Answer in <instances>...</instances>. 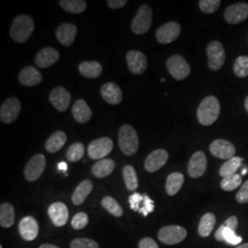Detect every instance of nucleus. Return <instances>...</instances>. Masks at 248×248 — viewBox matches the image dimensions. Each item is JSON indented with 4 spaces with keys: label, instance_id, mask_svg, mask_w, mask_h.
Here are the masks:
<instances>
[{
    "label": "nucleus",
    "instance_id": "obj_1",
    "mask_svg": "<svg viewBox=\"0 0 248 248\" xmlns=\"http://www.w3.org/2000/svg\"><path fill=\"white\" fill-rule=\"evenodd\" d=\"M221 106L219 99L213 96L204 98L199 105L197 117L200 124L204 126H210L214 124L220 115Z\"/></svg>",
    "mask_w": 248,
    "mask_h": 248
},
{
    "label": "nucleus",
    "instance_id": "obj_2",
    "mask_svg": "<svg viewBox=\"0 0 248 248\" xmlns=\"http://www.w3.org/2000/svg\"><path fill=\"white\" fill-rule=\"evenodd\" d=\"M34 31L33 18L28 15H19L13 20L9 34L17 43L24 44L31 38Z\"/></svg>",
    "mask_w": 248,
    "mask_h": 248
},
{
    "label": "nucleus",
    "instance_id": "obj_3",
    "mask_svg": "<svg viewBox=\"0 0 248 248\" xmlns=\"http://www.w3.org/2000/svg\"><path fill=\"white\" fill-rule=\"evenodd\" d=\"M119 146L124 155L132 156L136 154L139 148L138 135L133 126L124 124L119 131Z\"/></svg>",
    "mask_w": 248,
    "mask_h": 248
},
{
    "label": "nucleus",
    "instance_id": "obj_4",
    "mask_svg": "<svg viewBox=\"0 0 248 248\" xmlns=\"http://www.w3.org/2000/svg\"><path fill=\"white\" fill-rule=\"evenodd\" d=\"M238 226V218L236 216H231L219 227L215 232V238L218 241H225L230 245H239L243 241L241 236L235 234V231Z\"/></svg>",
    "mask_w": 248,
    "mask_h": 248
},
{
    "label": "nucleus",
    "instance_id": "obj_5",
    "mask_svg": "<svg viewBox=\"0 0 248 248\" xmlns=\"http://www.w3.org/2000/svg\"><path fill=\"white\" fill-rule=\"evenodd\" d=\"M153 12L148 5H142L135 17L133 18L131 28L135 34H144L150 29L153 22Z\"/></svg>",
    "mask_w": 248,
    "mask_h": 248
},
{
    "label": "nucleus",
    "instance_id": "obj_6",
    "mask_svg": "<svg viewBox=\"0 0 248 248\" xmlns=\"http://www.w3.org/2000/svg\"><path fill=\"white\" fill-rule=\"evenodd\" d=\"M166 65L169 74L178 81L185 79L191 72L189 64L184 59V57L179 54H175L169 57L167 60Z\"/></svg>",
    "mask_w": 248,
    "mask_h": 248
},
{
    "label": "nucleus",
    "instance_id": "obj_7",
    "mask_svg": "<svg viewBox=\"0 0 248 248\" xmlns=\"http://www.w3.org/2000/svg\"><path fill=\"white\" fill-rule=\"evenodd\" d=\"M208 66L212 71L221 69L225 62V49L218 41H213L207 46Z\"/></svg>",
    "mask_w": 248,
    "mask_h": 248
},
{
    "label": "nucleus",
    "instance_id": "obj_8",
    "mask_svg": "<svg viewBox=\"0 0 248 248\" xmlns=\"http://www.w3.org/2000/svg\"><path fill=\"white\" fill-rule=\"evenodd\" d=\"M186 237L185 228L177 225H169L160 229L158 239L165 245L173 246L181 243Z\"/></svg>",
    "mask_w": 248,
    "mask_h": 248
},
{
    "label": "nucleus",
    "instance_id": "obj_9",
    "mask_svg": "<svg viewBox=\"0 0 248 248\" xmlns=\"http://www.w3.org/2000/svg\"><path fill=\"white\" fill-rule=\"evenodd\" d=\"M113 149V142L110 138L102 137L89 143L88 154L90 158L99 160L106 157Z\"/></svg>",
    "mask_w": 248,
    "mask_h": 248
},
{
    "label": "nucleus",
    "instance_id": "obj_10",
    "mask_svg": "<svg viewBox=\"0 0 248 248\" xmlns=\"http://www.w3.org/2000/svg\"><path fill=\"white\" fill-rule=\"evenodd\" d=\"M21 105L18 98L11 97L4 101L0 108V119L4 124L14 123L20 113Z\"/></svg>",
    "mask_w": 248,
    "mask_h": 248
},
{
    "label": "nucleus",
    "instance_id": "obj_11",
    "mask_svg": "<svg viewBox=\"0 0 248 248\" xmlns=\"http://www.w3.org/2000/svg\"><path fill=\"white\" fill-rule=\"evenodd\" d=\"M46 167V158L42 154L35 155L28 162L24 169V177L28 181H35L43 175Z\"/></svg>",
    "mask_w": 248,
    "mask_h": 248
},
{
    "label": "nucleus",
    "instance_id": "obj_12",
    "mask_svg": "<svg viewBox=\"0 0 248 248\" xmlns=\"http://www.w3.org/2000/svg\"><path fill=\"white\" fill-rule=\"evenodd\" d=\"M181 31V27L176 21H170L157 29L155 32L156 40L159 44L168 45L176 41Z\"/></svg>",
    "mask_w": 248,
    "mask_h": 248
},
{
    "label": "nucleus",
    "instance_id": "obj_13",
    "mask_svg": "<svg viewBox=\"0 0 248 248\" xmlns=\"http://www.w3.org/2000/svg\"><path fill=\"white\" fill-rule=\"evenodd\" d=\"M248 18V3H236L229 6L224 11V18L229 24H239Z\"/></svg>",
    "mask_w": 248,
    "mask_h": 248
},
{
    "label": "nucleus",
    "instance_id": "obj_14",
    "mask_svg": "<svg viewBox=\"0 0 248 248\" xmlns=\"http://www.w3.org/2000/svg\"><path fill=\"white\" fill-rule=\"evenodd\" d=\"M127 65L133 75H142L147 68V58L140 51L132 50L126 54Z\"/></svg>",
    "mask_w": 248,
    "mask_h": 248
},
{
    "label": "nucleus",
    "instance_id": "obj_15",
    "mask_svg": "<svg viewBox=\"0 0 248 248\" xmlns=\"http://www.w3.org/2000/svg\"><path fill=\"white\" fill-rule=\"evenodd\" d=\"M207 169V157L202 151L194 153L188 162L187 172L189 177L198 178L202 177Z\"/></svg>",
    "mask_w": 248,
    "mask_h": 248
},
{
    "label": "nucleus",
    "instance_id": "obj_16",
    "mask_svg": "<svg viewBox=\"0 0 248 248\" xmlns=\"http://www.w3.org/2000/svg\"><path fill=\"white\" fill-rule=\"evenodd\" d=\"M210 151L213 155L220 159L229 160L234 157L235 155L234 145L229 141L222 139L213 141L210 145Z\"/></svg>",
    "mask_w": 248,
    "mask_h": 248
},
{
    "label": "nucleus",
    "instance_id": "obj_17",
    "mask_svg": "<svg viewBox=\"0 0 248 248\" xmlns=\"http://www.w3.org/2000/svg\"><path fill=\"white\" fill-rule=\"evenodd\" d=\"M169 160V153L164 149H157L152 152L146 157L144 168L147 172L154 173L162 169Z\"/></svg>",
    "mask_w": 248,
    "mask_h": 248
},
{
    "label": "nucleus",
    "instance_id": "obj_18",
    "mask_svg": "<svg viewBox=\"0 0 248 248\" xmlns=\"http://www.w3.org/2000/svg\"><path fill=\"white\" fill-rule=\"evenodd\" d=\"M49 99L57 110L65 111L71 102L70 93L62 87H57L52 90L50 93Z\"/></svg>",
    "mask_w": 248,
    "mask_h": 248
},
{
    "label": "nucleus",
    "instance_id": "obj_19",
    "mask_svg": "<svg viewBox=\"0 0 248 248\" xmlns=\"http://www.w3.org/2000/svg\"><path fill=\"white\" fill-rule=\"evenodd\" d=\"M49 216L55 226L61 227L68 221L69 213L66 205L62 202H54L48 209Z\"/></svg>",
    "mask_w": 248,
    "mask_h": 248
},
{
    "label": "nucleus",
    "instance_id": "obj_20",
    "mask_svg": "<svg viewBox=\"0 0 248 248\" xmlns=\"http://www.w3.org/2000/svg\"><path fill=\"white\" fill-rule=\"evenodd\" d=\"M60 58V53L52 47H45L37 53L35 63L40 68H48L57 62Z\"/></svg>",
    "mask_w": 248,
    "mask_h": 248
},
{
    "label": "nucleus",
    "instance_id": "obj_21",
    "mask_svg": "<svg viewBox=\"0 0 248 248\" xmlns=\"http://www.w3.org/2000/svg\"><path fill=\"white\" fill-rule=\"evenodd\" d=\"M18 231L23 239L32 241L38 236L39 224L33 217L27 216L19 222Z\"/></svg>",
    "mask_w": 248,
    "mask_h": 248
},
{
    "label": "nucleus",
    "instance_id": "obj_22",
    "mask_svg": "<svg viewBox=\"0 0 248 248\" xmlns=\"http://www.w3.org/2000/svg\"><path fill=\"white\" fill-rule=\"evenodd\" d=\"M78 34V28L72 23H62L55 31L56 38L61 45L69 47L73 45L76 36Z\"/></svg>",
    "mask_w": 248,
    "mask_h": 248
},
{
    "label": "nucleus",
    "instance_id": "obj_23",
    "mask_svg": "<svg viewBox=\"0 0 248 248\" xmlns=\"http://www.w3.org/2000/svg\"><path fill=\"white\" fill-rule=\"evenodd\" d=\"M100 93L103 99L110 105H118L123 100V92L118 85L114 83H107L102 86Z\"/></svg>",
    "mask_w": 248,
    "mask_h": 248
},
{
    "label": "nucleus",
    "instance_id": "obj_24",
    "mask_svg": "<svg viewBox=\"0 0 248 248\" xmlns=\"http://www.w3.org/2000/svg\"><path fill=\"white\" fill-rule=\"evenodd\" d=\"M18 80L25 87H34L43 81V75L35 67L27 66L19 73Z\"/></svg>",
    "mask_w": 248,
    "mask_h": 248
},
{
    "label": "nucleus",
    "instance_id": "obj_25",
    "mask_svg": "<svg viewBox=\"0 0 248 248\" xmlns=\"http://www.w3.org/2000/svg\"><path fill=\"white\" fill-rule=\"evenodd\" d=\"M72 114L78 124H86L92 117V110L84 99H78L72 107Z\"/></svg>",
    "mask_w": 248,
    "mask_h": 248
},
{
    "label": "nucleus",
    "instance_id": "obj_26",
    "mask_svg": "<svg viewBox=\"0 0 248 248\" xmlns=\"http://www.w3.org/2000/svg\"><path fill=\"white\" fill-rule=\"evenodd\" d=\"M92 189H93L92 181L89 180V179L83 180L79 185L77 186V188L75 189V191L72 195L73 203L77 205V206L81 205L86 201V199L90 194Z\"/></svg>",
    "mask_w": 248,
    "mask_h": 248
},
{
    "label": "nucleus",
    "instance_id": "obj_27",
    "mask_svg": "<svg viewBox=\"0 0 248 248\" xmlns=\"http://www.w3.org/2000/svg\"><path fill=\"white\" fill-rule=\"evenodd\" d=\"M80 74L86 78H90L94 79L98 78L101 73H102V65L98 62L95 61H85L82 62L79 64Z\"/></svg>",
    "mask_w": 248,
    "mask_h": 248
},
{
    "label": "nucleus",
    "instance_id": "obj_28",
    "mask_svg": "<svg viewBox=\"0 0 248 248\" xmlns=\"http://www.w3.org/2000/svg\"><path fill=\"white\" fill-rule=\"evenodd\" d=\"M67 136L65 133L62 131H57L53 133L48 140L45 142V149L49 153H57L58 151L61 150L64 143L66 142Z\"/></svg>",
    "mask_w": 248,
    "mask_h": 248
},
{
    "label": "nucleus",
    "instance_id": "obj_29",
    "mask_svg": "<svg viewBox=\"0 0 248 248\" xmlns=\"http://www.w3.org/2000/svg\"><path fill=\"white\" fill-rule=\"evenodd\" d=\"M115 169V162L111 159H101L92 167V174L96 177H106L109 176Z\"/></svg>",
    "mask_w": 248,
    "mask_h": 248
},
{
    "label": "nucleus",
    "instance_id": "obj_30",
    "mask_svg": "<svg viewBox=\"0 0 248 248\" xmlns=\"http://www.w3.org/2000/svg\"><path fill=\"white\" fill-rule=\"evenodd\" d=\"M184 183V176L179 172L171 173L167 178L166 190L169 196H174L181 189Z\"/></svg>",
    "mask_w": 248,
    "mask_h": 248
},
{
    "label": "nucleus",
    "instance_id": "obj_31",
    "mask_svg": "<svg viewBox=\"0 0 248 248\" xmlns=\"http://www.w3.org/2000/svg\"><path fill=\"white\" fill-rule=\"evenodd\" d=\"M15 222V210L10 203H2L0 206V224L4 228L11 227Z\"/></svg>",
    "mask_w": 248,
    "mask_h": 248
},
{
    "label": "nucleus",
    "instance_id": "obj_32",
    "mask_svg": "<svg viewBox=\"0 0 248 248\" xmlns=\"http://www.w3.org/2000/svg\"><path fill=\"white\" fill-rule=\"evenodd\" d=\"M216 222V217L212 213H206L201 219L198 232L202 237H208L213 232Z\"/></svg>",
    "mask_w": 248,
    "mask_h": 248
},
{
    "label": "nucleus",
    "instance_id": "obj_33",
    "mask_svg": "<svg viewBox=\"0 0 248 248\" xmlns=\"http://www.w3.org/2000/svg\"><path fill=\"white\" fill-rule=\"evenodd\" d=\"M243 160V158L238 156H234L231 159L227 160L220 169V176L224 178L236 174V171L242 166Z\"/></svg>",
    "mask_w": 248,
    "mask_h": 248
},
{
    "label": "nucleus",
    "instance_id": "obj_34",
    "mask_svg": "<svg viewBox=\"0 0 248 248\" xmlns=\"http://www.w3.org/2000/svg\"><path fill=\"white\" fill-rule=\"evenodd\" d=\"M59 3L62 9L72 14H80L87 9V2L83 0H61Z\"/></svg>",
    "mask_w": 248,
    "mask_h": 248
},
{
    "label": "nucleus",
    "instance_id": "obj_35",
    "mask_svg": "<svg viewBox=\"0 0 248 248\" xmlns=\"http://www.w3.org/2000/svg\"><path fill=\"white\" fill-rule=\"evenodd\" d=\"M124 179L126 187L130 191H134L138 187V177L133 166L127 165L124 169Z\"/></svg>",
    "mask_w": 248,
    "mask_h": 248
},
{
    "label": "nucleus",
    "instance_id": "obj_36",
    "mask_svg": "<svg viewBox=\"0 0 248 248\" xmlns=\"http://www.w3.org/2000/svg\"><path fill=\"white\" fill-rule=\"evenodd\" d=\"M101 204L106 211L114 215L115 217H122V215L124 214L123 208L112 197H104L101 201Z\"/></svg>",
    "mask_w": 248,
    "mask_h": 248
},
{
    "label": "nucleus",
    "instance_id": "obj_37",
    "mask_svg": "<svg viewBox=\"0 0 248 248\" xmlns=\"http://www.w3.org/2000/svg\"><path fill=\"white\" fill-rule=\"evenodd\" d=\"M85 155V146L82 142H75L66 151V158L72 163L82 159Z\"/></svg>",
    "mask_w": 248,
    "mask_h": 248
},
{
    "label": "nucleus",
    "instance_id": "obj_38",
    "mask_svg": "<svg viewBox=\"0 0 248 248\" xmlns=\"http://www.w3.org/2000/svg\"><path fill=\"white\" fill-rule=\"evenodd\" d=\"M233 72L240 78H247L248 76V56H239L233 64Z\"/></svg>",
    "mask_w": 248,
    "mask_h": 248
},
{
    "label": "nucleus",
    "instance_id": "obj_39",
    "mask_svg": "<svg viewBox=\"0 0 248 248\" xmlns=\"http://www.w3.org/2000/svg\"><path fill=\"white\" fill-rule=\"evenodd\" d=\"M242 184V177L239 174H234L224 177L221 182V187L225 191H232Z\"/></svg>",
    "mask_w": 248,
    "mask_h": 248
},
{
    "label": "nucleus",
    "instance_id": "obj_40",
    "mask_svg": "<svg viewBox=\"0 0 248 248\" xmlns=\"http://www.w3.org/2000/svg\"><path fill=\"white\" fill-rule=\"evenodd\" d=\"M221 5L220 0H201L199 2L200 9L206 14H213Z\"/></svg>",
    "mask_w": 248,
    "mask_h": 248
},
{
    "label": "nucleus",
    "instance_id": "obj_41",
    "mask_svg": "<svg viewBox=\"0 0 248 248\" xmlns=\"http://www.w3.org/2000/svg\"><path fill=\"white\" fill-rule=\"evenodd\" d=\"M72 226L76 230H81L85 228L89 223V216L85 213H77L72 219Z\"/></svg>",
    "mask_w": 248,
    "mask_h": 248
},
{
    "label": "nucleus",
    "instance_id": "obj_42",
    "mask_svg": "<svg viewBox=\"0 0 248 248\" xmlns=\"http://www.w3.org/2000/svg\"><path fill=\"white\" fill-rule=\"evenodd\" d=\"M71 248H99L98 243L94 240L88 238H77L73 240L70 245Z\"/></svg>",
    "mask_w": 248,
    "mask_h": 248
},
{
    "label": "nucleus",
    "instance_id": "obj_43",
    "mask_svg": "<svg viewBox=\"0 0 248 248\" xmlns=\"http://www.w3.org/2000/svg\"><path fill=\"white\" fill-rule=\"evenodd\" d=\"M142 202H143V195L138 193V192H135L129 197L130 207L134 212L139 213V211L142 207Z\"/></svg>",
    "mask_w": 248,
    "mask_h": 248
},
{
    "label": "nucleus",
    "instance_id": "obj_44",
    "mask_svg": "<svg viewBox=\"0 0 248 248\" xmlns=\"http://www.w3.org/2000/svg\"><path fill=\"white\" fill-rule=\"evenodd\" d=\"M154 210H155L154 201H152L147 194H143V202L139 213L143 216H147L149 213H153Z\"/></svg>",
    "mask_w": 248,
    "mask_h": 248
},
{
    "label": "nucleus",
    "instance_id": "obj_45",
    "mask_svg": "<svg viewBox=\"0 0 248 248\" xmlns=\"http://www.w3.org/2000/svg\"><path fill=\"white\" fill-rule=\"evenodd\" d=\"M236 201L238 203H248V180H247L236 194Z\"/></svg>",
    "mask_w": 248,
    "mask_h": 248
},
{
    "label": "nucleus",
    "instance_id": "obj_46",
    "mask_svg": "<svg viewBox=\"0 0 248 248\" xmlns=\"http://www.w3.org/2000/svg\"><path fill=\"white\" fill-rule=\"evenodd\" d=\"M139 248H159V247L155 242V240L152 239L150 237H145L140 241Z\"/></svg>",
    "mask_w": 248,
    "mask_h": 248
},
{
    "label": "nucleus",
    "instance_id": "obj_47",
    "mask_svg": "<svg viewBox=\"0 0 248 248\" xmlns=\"http://www.w3.org/2000/svg\"><path fill=\"white\" fill-rule=\"evenodd\" d=\"M128 3L127 0H108L107 1L108 6L112 9H122Z\"/></svg>",
    "mask_w": 248,
    "mask_h": 248
},
{
    "label": "nucleus",
    "instance_id": "obj_48",
    "mask_svg": "<svg viewBox=\"0 0 248 248\" xmlns=\"http://www.w3.org/2000/svg\"><path fill=\"white\" fill-rule=\"evenodd\" d=\"M58 169L60 171H66L67 170V165L64 162H61L58 164Z\"/></svg>",
    "mask_w": 248,
    "mask_h": 248
},
{
    "label": "nucleus",
    "instance_id": "obj_49",
    "mask_svg": "<svg viewBox=\"0 0 248 248\" xmlns=\"http://www.w3.org/2000/svg\"><path fill=\"white\" fill-rule=\"evenodd\" d=\"M39 248H60L56 246H53V245H50V244H45L43 246H41Z\"/></svg>",
    "mask_w": 248,
    "mask_h": 248
},
{
    "label": "nucleus",
    "instance_id": "obj_50",
    "mask_svg": "<svg viewBox=\"0 0 248 248\" xmlns=\"http://www.w3.org/2000/svg\"><path fill=\"white\" fill-rule=\"evenodd\" d=\"M245 108H246V110L248 113V97L246 98V101H245Z\"/></svg>",
    "mask_w": 248,
    "mask_h": 248
},
{
    "label": "nucleus",
    "instance_id": "obj_51",
    "mask_svg": "<svg viewBox=\"0 0 248 248\" xmlns=\"http://www.w3.org/2000/svg\"><path fill=\"white\" fill-rule=\"evenodd\" d=\"M235 248H248V244H244V245H241L239 247Z\"/></svg>",
    "mask_w": 248,
    "mask_h": 248
},
{
    "label": "nucleus",
    "instance_id": "obj_52",
    "mask_svg": "<svg viewBox=\"0 0 248 248\" xmlns=\"http://www.w3.org/2000/svg\"><path fill=\"white\" fill-rule=\"evenodd\" d=\"M248 169H245L243 171H242V175H246L247 174V172H248Z\"/></svg>",
    "mask_w": 248,
    "mask_h": 248
},
{
    "label": "nucleus",
    "instance_id": "obj_53",
    "mask_svg": "<svg viewBox=\"0 0 248 248\" xmlns=\"http://www.w3.org/2000/svg\"><path fill=\"white\" fill-rule=\"evenodd\" d=\"M0 248H2V246H0Z\"/></svg>",
    "mask_w": 248,
    "mask_h": 248
}]
</instances>
